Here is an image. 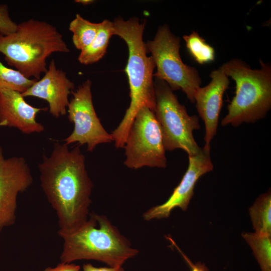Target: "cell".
<instances>
[{"mask_svg": "<svg viewBox=\"0 0 271 271\" xmlns=\"http://www.w3.org/2000/svg\"><path fill=\"white\" fill-rule=\"evenodd\" d=\"M166 238L168 239L171 242L172 245H174L182 254L183 258L186 261L188 265L191 267V271H208V268L204 265L198 262L196 264L193 263L187 257V256L182 251L180 248L177 245L176 243L170 236H166Z\"/></svg>", "mask_w": 271, "mask_h": 271, "instance_id": "7402d4cb", "label": "cell"}, {"mask_svg": "<svg viewBox=\"0 0 271 271\" xmlns=\"http://www.w3.org/2000/svg\"><path fill=\"white\" fill-rule=\"evenodd\" d=\"M75 3L81 4L83 5H88L91 4L94 2L92 0H76L74 1Z\"/></svg>", "mask_w": 271, "mask_h": 271, "instance_id": "d4e9b609", "label": "cell"}, {"mask_svg": "<svg viewBox=\"0 0 271 271\" xmlns=\"http://www.w3.org/2000/svg\"><path fill=\"white\" fill-rule=\"evenodd\" d=\"M58 234L63 239L62 262L93 259L118 267L139 253L106 216L95 213L78 229Z\"/></svg>", "mask_w": 271, "mask_h": 271, "instance_id": "277c9868", "label": "cell"}, {"mask_svg": "<svg viewBox=\"0 0 271 271\" xmlns=\"http://www.w3.org/2000/svg\"><path fill=\"white\" fill-rule=\"evenodd\" d=\"M113 24V35L124 41L128 51L125 71L130 89V104L122 120L110 134L115 147L122 148L139 111L146 107L154 112L156 98L153 77L155 64L152 57L148 56L143 41L145 22H141L137 18L128 20L117 18Z\"/></svg>", "mask_w": 271, "mask_h": 271, "instance_id": "7a4b0ae2", "label": "cell"}, {"mask_svg": "<svg viewBox=\"0 0 271 271\" xmlns=\"http://www.w3.org/2000/svg\"><path fill=\"white\" fill-rule=\"evenodd\" d=\"M210 151V145L205 144L198 153L188 156V167L179 185L165 203L151 208L143 214L145 220L167 218L176 207L187 210L198 180L213 169Z\"/></svg>", "mask_w": 271, "mask_h": 271, "instance_id": "8fae6325", "label": "cell"}, {"mask_svg": "<svg viewBox=\"0 0 271 271\" xmlns=\"http://www.w3.org/2000/svg\"><path fill=\"white\" fill-rule=\"evenodd\" d=\"M248 210L255 232L271 235L270 192L259 196Z\"/></svg>", "mask_w": 271, "mask_h": 271, "instance_id": "2e32d148", "label": "cell"}, {"mask_svg": "<svg viewBox=\"0 0 271 271\" xmlns=\"http://www.w3.org/2000/svg\"><path fill=\"white\" fill-rule=\"evenodd\" d=\"M69 52L63 35L45 21L31 19L18 24L14 32L0 34V52L5 61L29 79H40L52 54Z\"/></svg>", "mask_w": 271, "mask_h": 271, "instance_id": "3957f363", "label": "cell"}, {"mask_svg": "<svg viewBox=\"0 0 271 271\" xmlns=\"http://www.w3.org/2000/svg\"><path fill=\"white\" fill-rule=\"evenodd\" d=\"M80 266L74 263L62 262L54 267H48L43 271H80Z\"/></svg>", "mask_w": 271, "mask_h": 271, "instance_id": "603a6c76", "label": "cell"}, {"mask_svg": "<svg viewBox=\"0 0 271 271\" xmlns=\"http://www.w3.org/2000/svg\"><path fill=\"white\" fill-rule=\"evenodd\" d=\"M124 164L130 169L167 165L162 132L154 112L147 107L136 114L125 140Z\"/></svg>", "mask_w": 271, "mask_h": 271, "instance_id": "ba28073f", "label": "cell"}, {"mask_svg": "<svg viewBox=\"0 0 271 271\" xmlns=\"http://www.w3.org/2000/svg\"><path fill=\"white\" fill-rule=\"evenodd\" d=\"M83 271H125L121 266L95 267L90 263L83 265Z\"/></svg>", "mask_w": 271, "mask_h": 271, "instance_id": "cb8c5ba5", "label": "cell"}, {"mask_svg": "<svg viewBox=\"0 0 271 271\" xmlns=\"http://www.w3.org/2000/svg\"><path fill=\"white\" fill-rule=\"evenodd\" d=\"M99 26V23H92L77 14L69 26L75 48L82 51L88 47L95 37Z\"/></svg>", "mask_w": 271, "mask_h": 271, "instance_id": "e0dca14e", "label": "cell"}, {"mask_svg": "<svg viewBox=\"0 0 271 271\" xmlns=\"http://www.w3.org/2000/svg\"><path fill=\"white\" fill-rule=\"evenodd\" d=\"M37 80L26 77L18 71L8 68L0 62V88H8L23 93Z\"/></svg>", "mask_w": 271, "mask_h": 271, "instance_id": "ffe728a7", "label": "cell"}, {"mask_svg": "<svg viewBox=\"0 0 271 271\" xmlns=\"http://www.w3.org/2000/svg\"><path fill=\"white\" fill-rule=\"evenodd\" d=\"M260 68L252 69L241 59L233 58L222 67L235 81V96L228 105L222 125L236 126L253 123L265 116L271 107V66L260 60Z\"/></svg>", "mask_w": 271, "mask_h": 271, "instance_id": "5b68a950", "label": "cell"}, {"mask_svg": "<svg viewBox=\"0 0 271 271\" xmlns=\"http://www.w3.org/2000/svg\"><path fill=\"white\" fill-rule=\"evenodd\" d=\"M242 236L251 248L261 271H271V235L246 232Z\"/></svg>", "mask_w": 271, "mask_h": 271, "instance_id": "ac0fdd59", "label": "cell"}, {"mask_svg": "<svg viewBox=\"0 0 271 271\" xmlns=\"http://www.w3.org/2000/svg\"><path fill=\"white\" fill-rule=\"evenodd\" d=\"M113 35V22L105 20L99 23L95 37L88 47L81 51L78 61L84 65L98 61L106 53L109 39Z\"/></svg>", "mask_w": 271, "mask_h": 271, "instance_id": "9a60e30c", "label": "cell"}, {"mask_svg": "<svg viewBox=\"0 0 271 271\" xmlns=\"http://www.w3.org/2000/svg\"><path fill=\"white\" fill-rule=\"evenodd\" d=\"M186 47L194 60L203 64L213 61L215 58L214 48L195 31L183 37Z\"/></svg>", "mask_w": 271, "mask_h": 271, "instance_id": "d6986e66", "label": "cell"}, {"mask_svg": "<svg viewBox=\"0 0 271 271\" xmlns=\"http://www.w3.org/2000/svg\"><path fill=\"white\" fill-rule=\"evenodd\" d=\"M30 167L22 157L5 158L0 146V232L15 223L17 197L33 184Z\"/></svg>", "mask_w": 271, "mask_h": 271, "instance_id": "30bf717a", "label": "cell"}, {"mask_svg": "<svg viewBox=\"0 0 271 271\" xmlns=\"http://www.w3.org/2000/svg\"><path fill=\"white\" fill-rule=\"evenodd\" d=\"M48 109L32 106L18 91L0 88V126L16 128L26 134L42 132L45 128L36 116Z\"/></svg>", "mask_w": 271, "mask_h": 271, "instance_id": "5bb4252c", "label": "cell"}, {"mask_svg": "<svg viewBox=\"0 0 271 271\" xmlns=\"http://www.w3.org/2000/svg\"><path fill=\"white\" fill-rule=\"evenodd\" d=\"M145 44L157 68L153 76L165 81L173 91L181 89L194 103V94L200 86L201 79L195 68L182 61L179 37L164 25L159 27L154 38Z\"/></svg>", "mask_w": 271, "mask_h": 271, "instance_id": "52a82bcc", "label": "cell"}, {"mask_svg": "<svg viewBox=\"0 0 271 271\" xmlns=\"http://www.w3.org/2000/svg\"><path fill=\"white\" fill-rule=\"evenodd\" d=\"M74 87V83L64 71L56 67L52 59L43 77L22 95L24 97L33 96L46 100L50 113L58 118L66 115L69 103L68 97Z\"/></svg>", "mask_w": 271, "mask_h": 271, "instance_id": "7c38bea8", "label": "cell"}, {"mask_svg": "<svg viewBox=\"0 0 271 271\" xmlns=\"http://www.w3.org/2000/svg\"><path fill=\"white\" fill-rule=\"evenodd\" d=\"M17 26L10 17L8 6L0 5V34H10L16 30Z\"/></svg>", "mask_w": 271, "mask_h": 271, "instance_id": "44dd1931", "label": "cell"}, {"mask_svg": "<svg viewBox=\"0 0 271 271\" xmlns=\"http://www.w3.org/2000/svg\"><path fill=\"white\" fill-rule=\"evenodd\" d=\"M156 106L154 114L161 128L165 151L181 149L188 156L198 153L200 148L193 132L200 128L198 117L189 115L185 107L164 81L154 82Z\"/></svg>", "mask_w": 271, "mask_h": 271, "instance_id": "8992f818", "label": "cell"}, {"mask_svg": "<svg viewBox=\"0 0 271 271\" xmlns=\"http://www.w3.org/2000/svg\"><path fill=\"white\" fill-rule=\"evenodd\" d=\"M209 77L210 83L205 87H198L194 94L196 108L205 125L204 140L208 145H210L216 133L223 95L229 84V77L222 66L212 71Z\"/></svg>", "mask_w": 271, "mask_h": 271, "instance_id": "4fadbf2b", "label": "cell"}, {"mask_svg": "<svg viewBox=\"0 0 271 271\" xmlns=\"http://www.w3.org/2000/svg\"><path fill=\"white\" fill-rule=\"evenodd\" d=\"M38 169L41 188L58 217V233L79 228L88 219L93 187L79 146L70 150L64 143H55Z\"/></svg>", "mask_w": 271, "mask_h": 271, "instance_id": "6da1fadb", "label": "cell"}, {"mask_svg": "<svg viewBox=\"0 0 271 271\" xmlns=\"http://www.w3.org/2000/svg\"><path fill=\"white\" fill-rule=\"evenodd\" d=\"M92 82L87 80L72 92L67 107L68 119L74 124L72 133L63 140L66 145L77 143L87 145L92 152L99 144L111 143L113 139L101 124L95 111L91 92Z\"/></svg>", "mask_w": 271, "mask_h": 271, "instance_id": "9c48e42d", "label": "cell"}]
</instances>
